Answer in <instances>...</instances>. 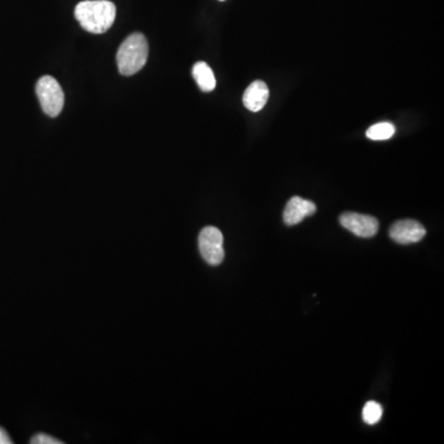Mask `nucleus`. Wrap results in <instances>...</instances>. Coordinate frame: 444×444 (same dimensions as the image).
<instances>
[{
    "mask_svg": "<svg viewBox=\"0 0 444 444\" xmlns=\"http://www.w3.org/2000/svg\"><path fill=\"white\" fill-rule=\"evenodd\" d=\"M74 16L85 31L104 34L115 21L116 6L109 0H84L76 6Z\"/></svg>",
    "mask_w": 444,
    "mask_h": 444,
    "instance_id": "obj_1",
    "label": "nucleus"
},
{
    "mask_svg": "<svg viewBox=\"0 0 444 444\" xmlns=\"http://www.w3.org/2000/svg\"><path fill=\"white\" fill-rule=\"evenodd\" d=\"M148 59V42L141 32H135L125 39L116 54L117 68L122 76H133L140 72Z\"/></svg>",
    "mask_w": 444,
    "mask_h": 444,
    "instance_id": "obj_2",
    "label": "nucleus"
},
{
    "mask_svg": "<svg viewBox=\"0 0 444 444\" xmlns=\"http://www.w3.org/2000/svg\"><path fill=\"white\" fill-rule=\"evenodd\" d=\"M36 94L44 114L59 116L64 105V93L59 82L51 76H44L36 84Z\"/></svg>",
    "mask_w": 444,
    "mask_h": 444,
    "instance_id": "obj_3",
    "label": "nucleus"
},
{
    "mask_svg": "<svg viewBox=\"0 0 444 444\" xmlns=\"http://www.w3.org/2000/svg\"><path fill=\"white\" fill-rule=\"evenodd\" d=\"M201 257L210 265H219L224 258V236L220 229L208 226L199 234Z\"/></svg>",
    "mask_w": 444,
    "mask_h": 444,
    "instance_id": "obj_4",
    "label": "nucleus"
},
{
    "mask_svg": "<svg viewBox=\"0 0 444 444\" xmlns=\"http://www.w3.org/2000/svg\"><path fill=\"white\" fill-rule=\"evenodd\" d=\"M340 222L344 229L351 231L361 239H371L379 229V222L376 217L356 212H344L340 216Z\"/></svg>",
    "mask_w": 444,
    "mask_h": 444,
    "instance_id": "obj_5",
    "label": "nucleus"
},
{
    "mask_svg": "<svg viewBox=\"0 0 444 444\" xmlns=\"http://www.w3.org/2000/svg\"><path fill=\"white\" fill-rule=\"evenodd\" d=\"M391 239L400 244L420 242L426 236V229L415 220L396 221L389 231Z\"/></svg>",
    "mask_w": 444,
    "mask_h": 444,
    "instance_id": "obj_6",
    "label": "nucleus"
},
{
    "mask_svg": "<svg viewBox=\"0 0 444 444\" xmlns=\"http://www.w3.org/2000/svg\"><path fill=\"white\" fill-rule=\"evenodd\" d=\"M315 212H316V205L313 201L305 200L300 196H294L285 206L284 222L288 226H294V224H300L308 216L313 215Z\"/></svg>",
    "mask_w": 444,
    "mask_h": 444,
    "instance_id": "obj_7",
    "label": "nucleus"
},
{
    "mask_svg": "<svg viewBox=\"0 0 444 444\" xmlns=\"http://www.w3.org/2000/svg\"><path fill=\"white\" fill-rule=\"evenodd\" d=\"M268 98V85L262 80H256L244 92V105L249 112H260L265 107Z\"/></svg>",
    "mask_w": 444,
    "mask_h": 444,
    "instance_id": "obj_8",
    "label": "nucleus"
},
{
    "mask_svg": "<svg viewBox=\"0 0 444 444\" xmlns=\"http://www.w3.org/2000/svg\"><path fill=\"white\" fill-rule=\"evenodd\" d=\"M193 77L196 79V84L199 88L209 93L216 88V78L212 69L209 67V64L205 62H196L193 67Z\"/></svg>",
    "mask_w": 444,
    "mask_h": 444,
    "instance_id": "obj_9",
    "label": "nucleus"
},
{
    "mask_svg": "<svg viewBox=\"0 0 444 444\" xmlns=\"http://www.w3.org/2000/svg\"><path fill=\"white\" fill-rule=\"evenodd\" d=\"M395 133V126L390 122H379L366 130V137L373 141L389 140Z\"/></svg>",
    "mask_w": 444,
    "mask_h": 444,
    "instance_id": "obj_10",
    "label": "nucleus"
},
{
    "mask_svg": "<svg viewBox=\"0 0 444 444\" xmlns=\"http://www.w3.org/2000/svg\"><path fill=\"white\" fill-rule=\"evenodd\" d=\"M363 421L368 425H376L381 420L383 416V407L376 401L366 402L363 409Z\"/></svg>",
    "mask_w": 444,
    "mask_h": 444,
    "instance_id": "obj_11",
    "label": "nucleus"
},
{
    "mask_svg": "<svg viewBox=\"0 0 444 444\" xmlns=\"http://www.w3.org/2000/svg\"><path fill=\"white\" fill-rule=\"evenodd\" d=\"M32 444H61L64 443L62 440L54 438L52 436L44 435V433H39V435L34 436L31 440Z\"/></svg>",
    "mask_w": 444,
    "mask_h": 444,
    "instance_id": "obj_12",
    "label": "nucleus"
},
{
    "mask_svg": "<svg viewBox=\"0 0 444 444\" xmlns=\"http://www.w3.org/2000/svg\"><path fill=\"white\" fill-rule=\"evenodd\" d=\"M13 440L10 438L9 435L6 433V431L4 428L0 427V444H11Z\"/></svg>",
    "mask_w": 444,
    "mask_h": 444,
    "instance_id": "obj_13",
    "label": "nucleus"
},
{
    "mask_svg": "<svg viewBox=\"0 0 444 444\" xmlns=\"http://www.w3.org/2000/svg\"><path fill=\"white\" fill-rule=\"evenodd\" d=\"M221 1H224V0H221Z\"/></svg>",
    "mask_w": 444,
    "mask_h": 444,
    "instance_id": "obj_14",
    "label": "nucleus"
}]
</instances>
